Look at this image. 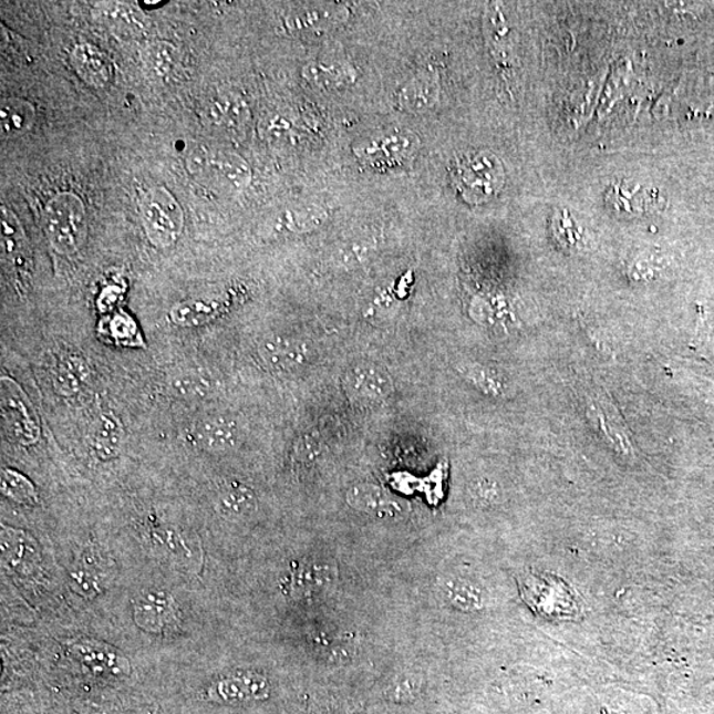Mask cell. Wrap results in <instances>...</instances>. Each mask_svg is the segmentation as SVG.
<instances>
[{"label":"cell","instance_id":"cell-1","mask_svg":"<svg viewBox=\"0 0 714 714\" xmlns=\"http://www.w3.org/2000/svg\"><path fill=\"white\" fill-rule=\"evenodd\" d=\"M224 603L209 591L154 571L128 569L95 630L155 666L194 654L224 634Z\"/></svg>","mask_w":714,"mask_h":714},{"label":"cell","instance_id":"cell-2","mask_svg":"<svg viewBox=\"0 0 714 714\" xmlns=\"http://www.w3.org/2000/svg\"><path fill=\"white\" fill-rule=\"evenodd\" d=\"M107 522L125 571H154L223 601L226 561L217 555L194 503L135 499L120 518Z\"/></svg>","mask_w":714,"mask_h":714},{"label":"cell","instance_id":"cell-3","mask_svg":"<svg viewBox=\"0 0 714 714\" xmlns=\"http://www.w3.org/2000/svg\"><path fill=\"white\" fill-rule=\"evenodd\" d=\"M451 178L462 199L473 206L491 200L506 182L501 162L489 152L457 156L452 165Z\"/></svg>","mask_w":714,"mask_h":714},{"label":"cell","instance_id":"cell-4","mask_svg":"<svg viewBox=\"0 0 714 714\" xmlns=\"http://www.w3.org/2000/svg\"><path fill=\"white\" fill-rule=\"evenodd\" d=\"M43 228L48 241L59 255L77 253L87 235L84 201L72 193L53 196L43 210Z\"/></svg>","mask_w":714,"mask_h":714},{"label":"cell","instance_id":"cell-5","mask_svg":"<svg viewBox=\"0 0 714 714\" xmlns=\"http://www.w3.org/2000/svg\"><path fill=\"white\" fill-rule=\"evenodd\" d=\"M337 575V567L319 557H290L276 573L275 590L286 603L303 602L328 589Z\"/></svg>","mask_w":714,"mask_h":714},{"label":"cell","instance_id":"cell-6","mask_svg":"<svg viewBox=\"0 0 714 714\" xmlns=\"http://www.w3.org/2000/svg\"><path fill=\"white\" fill-rule=\"evenodd\" d=\"M0 410L7 439L25 448L39 444L42 424L38 411L18 381L4 373L0 377Z\"/></svg>","mask_w":714,"mask_h":714},{"label":"cell","instance_id":"cell-7","mask_svg":"<svg viewBox=\"0 0 714 714\" xmlns=\"http://www.w3.org/2000/svg\"><path fill=\"white\" fill-rule=\"evenodd\" d=\"M189 173L196 180L220 190H241L249 186L251 173L241 156L224 149L197 146L187 159Z\"/></svg>","mask_w":714,"mask_h":714},{"label":"cell","instance_id":"cell-8","mask_svg":"<svg viewBox=\"0 0 714 714\" xmlns=\"http://www.w3.org/2000/svg\"><path fill=\"white\" fill-rule=\"evenodd\" d=\"M143 228L149 244L158 249L172 248L185 227V214L178 200L165 187H154L139 204Z\"/></svg>","mask_w":714,"mask_h":714},{"label":"cell","instance_id":"cell-9","mask_svg":"<svg viewBox=\"0 0 714 714\" xmlns=\"http://www.w3.org/2000/svg\"><path fill=\"white\" fill-rule=\"evenodd\" d=\"M240 424L227 414H210L197 420L186 434L187 444L209 457H223L240 446Z\"/></svg>","mask_w":714,"mask_h":714},{"label":"cell","instance_id":"cell-10","mask_svg":"<svg viewBox=\"0 0 714 714\" xmlns=\"http://www.w3.org/2000/svg\"><path fill=\"white\" fill-rule=\"evenodd\" d=\"M418 138L412 132H392L362 143L355 148L360 161L371 166L401 165L412 158L418 147Z\"/></svg>","mask_w":714,"mask_h":714},{"label":"cell","instance_id":"cell-11","mask_svg":"<svg viewBox=\"0 0 714 714\" xmlns=\"http://www.w3.org/2000/svg\"><path fill=\"white\" fill-rule=\"evenodd\" d=\"M344 390L358 403L377 404L391 396L393 381L380 365L359 363L345 372Z\"/></svg>","mask_w":714,"mask_h":714},{"label":"cell","instance_id":"cell-12","mask_svg":"<svg viewBox=\"0 0 714 714\" xmlns=\"http://www.w3.org/2000/svg\"><path fill=\"white\" fill-rule=\"evenodd\" d=\"M124 447L125 431L120 418L113 412L101 413L87 437L91 461L99 466L112 465L121 459Z\"/></svg>","mask_w":714,"mask_h":714},{"label":"cell","instance_id":"cell-13","mask_svg":"<svg viewBox=\"0 0 714 714\" xmlns=\"http://www.w3.org/2000/svg\"><path fill=\"white\" fill-rule=\"evenodd\" d=\"M520 590L524 600L530 608L542 614L544 608L549 602L548 614L557 617L570 615L576 611V602L571 598L570 590L566 584L550 578L526 576L520 580Z\"/></svg>","mask_w":714,"mask_h":714},{"label":"cell","instance_id":"cell-14","mask_svg":"<svg viewBox=\"0 0 714 714\" xmlns=\"http://www.w3.org/2000/svg\"><path fill=\"white\" fill-rule=\"evenodd\" d=\"M50 375L53 390L59 396L74 397L90 385L92 371L81 353L63 350L54 353Z\"/></svg>","mask_w":714,"mask_h":714},{"label":"cell","instance_id":"cell-15","mask_svg":"<svg viewBox=\"0 0 714 714\" xmlns=\"http://www.w3.org/2000/svg\"><path fill=\"white\" fill-rule=\"evenodd\" d=\"M258 355L271 371L289 373L303 369L311 353L309 345L301 339L275 335L263 340Z\"/></svg>","mask_w":714,"mask_h":714},{"label":"cell","instance_id":"cell-16","mask_svg":"<svg viewBox=\"0 0 714 714\" xmlns=\"http://www.w3.org/2000/svg\"><path fill=\"white\" fill-rule=\"evenodd\" d=\"M71 65L77 76L93 87H105L114 79V65L104 51L91 44H80L71 52Z\"/></svg>","mask_w":714,"mask_h":714},{"label":"cell","instance_id":"cell-17","mask_svg":"<svg viewBox=\"0 0 714 714\" xmlns=\"http://www.w3.org/2000/svg\"><path fill=\"white\" fill-rule=\"evenodd\" d=\"M208 124L217 131L230 135H240L247 128L249 111L245 102L235 94H220L210 100L206 108Z\"/></svg>","mask_w":714,"mask_h":714},{"label":"cell","instance_id":"cell-18","mask_svg":"<svg viewBox=\"0 0 714 714\" xmlns=\"http://www.w3.org/2000/svg\"><path fill=\"white\" fill-rule=\"evenodd\" d=\"M0 493H2L3 503L24 511H33L42 506V495L37 483L15 467L2 466Z\"/></svg>","mask_w":714,"mask_h":714},{"label":"cell","instance_id":"cell-19","mask_svg":"<svg viewBox=\"0 0 714 714\" xmlns=\"http://www.w3.org/2000/svg\"><path fill=\"white\" fill-rule=\"evenodd\" d=\"M345 500L355 511L376 518H393L401 513V505L385 489L372 483H359L346 491Z\"/></svg>","mask_w":714,"mask_h":714},{"label":"cell","instance_id":"cell-20","mask_svg":"<svg viewBox=\"0 0 714 714\" xmlns=\"http://www.w3.org/2000/svg\"><path fill=\"white\" fill-rule=\"evenodd\" d=\"M0 223H2V258L7 268L13 271L29 270V248L23 227L20 226L18 217L7 207L0 209Z\"/></svg>","mask_w":714,"mask_h":714},{"label":"cell","instance_id":"cell-21","mask_svg":"<svg viewBox=\"0 0 714 714\" xmlns=\"http://www.w3.org/2000/svg\"><path fill=\"white\" fill-rule=\"evenodd\" d=\"M346 10L333 3L306 7L291 15L288 25L291 31L324 33L344 22Z\"/></svg>","mask_w":714,"mask_h":714},{"label":"cell","instance_id":"cell-22","mask_svg":"<svg viewBox=\"0 0 714 714\" xmlns=\"http://www.w3.org/2000/svg\"><path fill=\"white\" fill-rule=\"evenodd\" d=\"M226 302V299L220 297L182 302L169 311V319L180 328H199L219 317Z\"/></svg>","mask_w":714,"mask_h":714},{"label":"cell","instance_id":"cell-23","mask_svg":"<svg viewBox=\"0 0 714 714\" xmlns=\"http://www.w3.org/2000/svg\"><path fill=\"white\" fill-rule=\"evenodd\" d=\"M35 107L22 99H6L0 106V132L6 138H15L35 124Z\"/></svg>","mask_w":714,"mask_h":714},{"label":"cell","instance_id":"cell-24","mask_svg":"<svg viewBox=\"0 0 714 714\" xmlns=\"http://www.w3.org/2000/svg\"><path fill=\"white\" fill-rule=\"evenodd\" d=\"M303 76L318 87L332 90V87L344 86L355 80V71L350 65L339 61H312L304 66Z\"/></svg>","mask_w":714,"mask_h":714},{"label":"cell","instance_id":"cell-25","mask_svg":"<svg viewBox=\"0 0 714 714\" xmlns=\"http://www.w3.org/2000/svg\"><path fill=\"white\" fill-rule=\"evenodd\" d=\"M439 593L452 607L462 611H475L483 607L482 590L465 578H444L439 582Z\"/></svg>","mask_w":714,"mask_h":714},{"label":"cell","instance_id":"cell-26","mask_svg":"<svg viewBox=\"0 0 714 714\" xmlns=\"http://www.w3.org/2000/svg\"><path fill=\"white\" fill-rule=\"evenodd\" d=\"M438 100V85L428 76L418 77L407 83L399 94V106L411 112H423L432 108Z\"/></svg>","mask_w":714,"mask_h":714},{"label":"cell","instance_id":"cell-27","mask_svg":"<svg viewBox=\"0 0 714 714\" xmlns=\"http://www.w3.org/2000/svg\"><path fill=\"white\" fill-rule=\"evenodd\" d=\"M143 63L154 77L166 80L175 74L179 68L180 56L178 50L167 42H155L146 46L142 53Z\"/></svg>","mask_w":714,"mask_h":714},{"label":"cell","instance_id":"cell-28","mask_svg":"<svg viewBox=\"0 0 714 714\" xmlns=\"http://www.w3.org/2000/svg\"><path fill=\"white\" fill-rule=\"evenodd\" d=\"M101 333L121 346H141L143 338L138 323L125 311L113 312L101 323Z\"/></svg>","mask_w":714,"mask_h":714},{"label":"cell","instance_id":"cell-29","mask_svg":"<svg viewBox=\"0 0 714 714\" xmlns=\"http://www.w3.org/2000/svg\"><path fill=\"white\" fill-rule=\"evenodd\" d=\"M102 17L114 31L122 33H138L145 30V20L141 12L126 4H112L106 7Z\"/></svg>","mask_w":714,"mask_h":714},{"label":"cell","instance_id":"cell-30","mask_svg":"<svg viewBox=\"0 0 714 714\" xmlns=\"http://www.w3.org/2000/svg\"><path fill=\"white\" fill-rule=\"evenodd\" d=\"M590 410L593 413V418L597 420L598 427L603 433V437L611 442L618 452L630 453V442L625 437L623 426L618 423L614 414L608 413L603 405H591Z\"/></svg>","mask_w":714,"mask_h":714},{"label":"cell","instance_id":"cell-31","mask_svg":"<svg viewBox=\"0 0 714 714\" xmlns=\"http://www.w3.org/2000/svg\"><path fill=\"white\" fill-rule=\"evenodd\" d=\"M459 372L465 376V379L470 381L473 385L486 394L500 396L503 391H505V384H503L498 373L487 369L485 365L474 363L462 364L459 365Z\"/></svg>","mask_w":714,"mask_h":714},{"label":"cell","instance_id":"cell-32","mask_svg":"<svg viewBox=\"0 0 714 714\" xmlns=\"http://www.w3.org/2000/svg\"><path fill=\"white\" fill-rule=\"evenodd\" d=\"M553 234L562 248L578 249L582 242V230L569 216L568 210L557 214L553 219Z\"/></svg>","mask_w":714,"mask_h":714},{"label":"cell","instance_id":"cell-33","mask_svg":"<svg viewBox=\"0 0 714 714\" xmlns=\"http://www.w3.org/2000/svg\"><path fill=\"white\" fill-rule=\"evenodd\" d=\"M175 394L182 397L195 399L201 397L209 391L208 380L197 373H183L175 377L172 384Z\"/></svg>","mask_w":714,"mask_h":714},{"label":"cell","instance_id":"cell-34","mask_svg":"<svg viewBox=\"0 0 714 714\" xmlns=\"http://www.w3.org/2000/svg\"><path fill=\"white\" fill-rule=\"evenodd\" d=\"M420 689L421 682L418 677L405 675L399 677L396 682L390 686L387 695L396 700V702H407V700L417 696Z\"/></svg>","mask_w":714,"mask_h":714},{"label":"cell","instance_id":"cell-35","mask_svg":"<svg viewBox=\"0 0 714 714\" xmlns=\"http://www.w3.org/2000/svg\"><path fill=\"white\" fill-rule=\"evenodd\" d=\"M470 489L473 498L480 505H491L499 496L498 486L488 479L474 482Z\"/></svg>","mask_w":714,"mask_h":714},{"label":"cell","instance_id":"cell-36","mask_svg":"<svg viewBox=\"0 0 714 714\" xmlns=\"http://www.w3.org/2000/svg\"><path fill=\"white\" fill-rule=\"evenodd\" d=\"M122 294L121 288L117 286H108V288L102 290L99 298V306L102 311H111L115 308V304L120 301Z\"/></svg>","mask_w":714,"mask_h":714}]
</instances>
